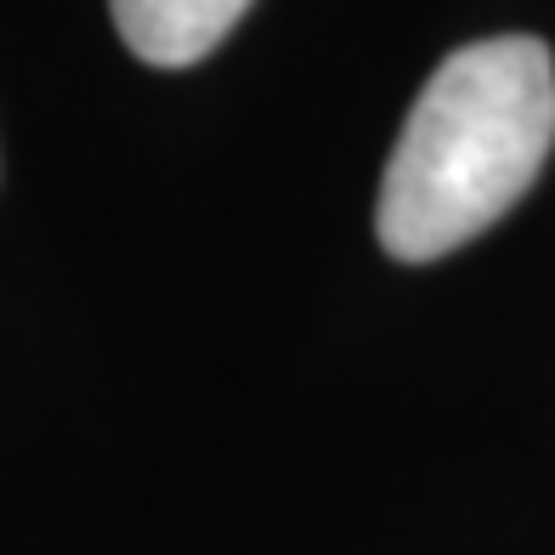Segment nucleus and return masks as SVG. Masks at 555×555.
Masks as SVG:
<instances>
[{
  "label": "nucleus",
  "instance_id": "obj_1",
  "mask_svg": "<svg viewBox=\"0 0 555 555\" xmlns=\"http://www.w3.org/2000/svg\"><path fill=\"white\" fill-rule=\"evenodd\" d=\"M555 147V63L533 35L460 46L414 96L380 182V244L437 261L533 188Z\"/></svg>",
  "mask_w": 555,
  "mask_h": 555
},
{
  "label": "nucleus",
  "instance_id": "obj_2",
  "mask_svg": "<svg viewBox=\"0 0 555 555\" xmlns=\"http://www.w3.org/2000/svg\"><path fill=\"white\" fill-rule=\"evenodd\" d=\"M114 29L142 63L188 68L210 57L233 35V23L249 12V0H108Z\"/></svg>",
  "mask_w": 555,
  "mask_h": 555
}]
</instances>
